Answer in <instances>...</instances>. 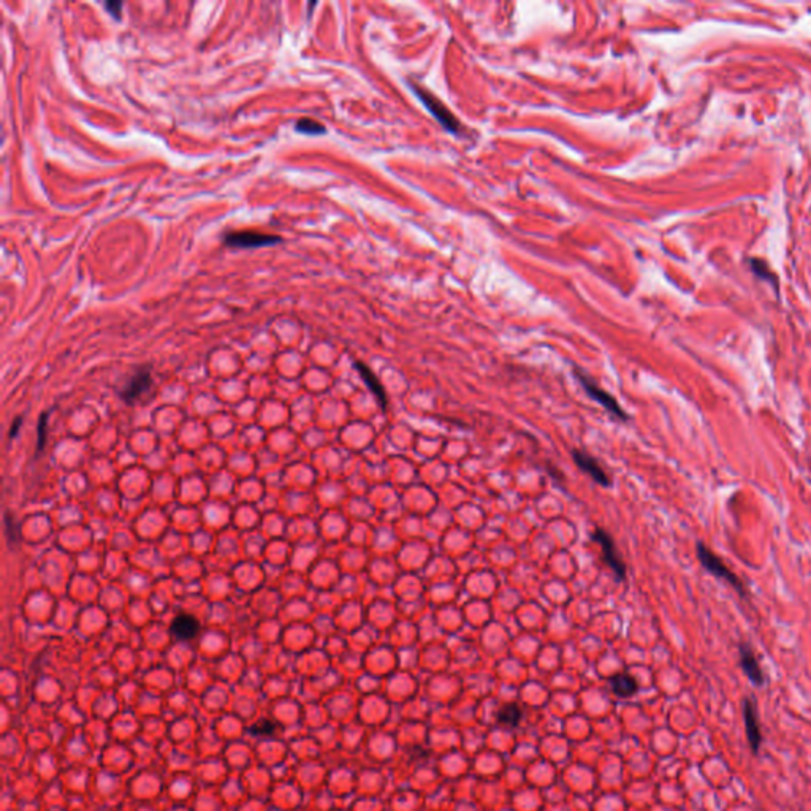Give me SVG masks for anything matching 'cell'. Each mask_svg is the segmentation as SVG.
<instances>
[{
	"instance_id": "cell-9",
	"label": "cell",
	"mask_w": 811,
	"mask_h": 811,
	"mask_svg": "<svg viewBox=\"0 0 811 811\" xmlns=\"http://www.w3.org/2000/svg\"><path fill=\"white\" fill-rule=\"evenodd\" d=\"M170 631H171L173 637H175V639L179 642L192 640L200 633V623H198V620L193 617V615L181 613V615H176V617L173 618Z\"/></svg>"
},
{
	"instance_id": "cell-3",
	"label": "cell",
	"mask_w": 811,
	"mask_h": 811,
	"mask_svg": "<svg viewBox=\"0 0 811 811\" xmlns=\"http://www.w3.org/2000/svg\"><path fill=\"white\" fill-rule=\"evenodd\" d=\"M152 387V371L149 368H141L131 374L129 379L118 388L119 398L127 404L138 403Z\"/></svg>"
},
{
	"instance_id": "cell-8",
	"label": "cell",
	"mask_w": 811,
	"mask_h": 811,
	"mask_svg": "<svg viewBox=\"0 0 811 811\" xmlns=\"http://www.w3.org/2000/svg\"><path fill=\"white\" fill-rule=\"evenodd\" d=\"M744 719H745V729H746L748 741H750L751 750L757 752L761 748V744H762V735H761L759 718H757V712H756V705L751 699L744 700Z\"/></svg>"
},
{
	"instance_id": "cell-16",
	"label": "cell",
	"mask_w": 811,
	"mask_h": 811,
	"mask_svg": "<svg viewBox=\"0 0 811 811\" xmlns=\"http://www.w3.org/2000/svg\"><path fill=\"white\" fill-rule=\"evenodd\" d=\"M123 7H124V3L119 2V0H109V2H105V8H107L108 13L116 19H120Z\"/></svg>"
},
{
	"instance_id": "cell-4",
	"label": "cell",
	"mask_w": 811,
	"mask_h": 811,
	"mask_svg": "<svg viewBox=\"0 0 811 811\" xmlns=\"http://www.w3.org/2000/svg\"><path fill=\"white\" fill-rule=\"evenodd\" d=\"M573 374H576V379L578 382H580L582 388L584 390V392H587L588 397H591L594 401L599 403L605 410H607V412L615 415L617 419L628 420V414L624 412L623 408H621L617 399H615L612 394H610L609 392H605L604 388L598 387L596 383H594L588 376H584L580 370H576L573 371Z\"/></svg>"
},
{
	"instance_id": "cell-18",
	"label": "cell",
	"mask_w": 811,
	"mask_h": 811,
	"mask_svg": "<svg viewBox=\"0 0 811 811\" xmlns=\"http://www.w3.org/2000/svg\"><path fill=\"white\" fill-rule=\"evenodd\" d=\"M19 426H21V417H19V419H17V422L13 423V426H12V433H10V438H14V436H17L18 430H19Z\"/></svg>"
},
{
	"instance_id": "cell-6",
	"label": "cell",
	"mask_w": 811,
	"mask_h": 811,
	"mask_svg": "<svg viewBox=\"0 0 811 811\" xmlns=\"http://www.w3.org/2000/svg\"><path fill=\"white\" fill-rule=\"evenodd\" d=\"M593 540L598 542V544L600 545V549H602V555H604V561L607 562V566L610 569H612L618 580H624L626 566H624L623 560H621L618 549H617V545H615V540L612 539V536H610L607 531L598 528L593 533Z\"/></svg>"
},
{
	"instance_id": "cell-14",
	"label": "cell",
	"mask_w": 811,
	"mask_h": 811,
	"mask_svg": "<svg viewBox=\"0 0 811 811\" xmlns=\"http://www.w3.org/2000/svg\"><path fill=\"white\" fill-rule=\"evenodd\" d=\"M295 130L299 131V134H306V135H324L326 129L324 127L322 124L317 123L315 119H310V118H302L297 120V124H295Z\"/></svg>"
},
{
	"instance_id": "cell-2",
	"label": "cell",
	"mask_w": 811,
	"mask_h": 811,
	"mask_svg": "<svg viewBox=\"0 0 811 811\" xmlns=\"http://www.w3.org/2000/svg\"><path fill=\"white\" fill-rule=\"evenodd\" d=\"M224 244L233 249H257V247L276 246L282 241L281 236L271 233H262L255 230L229 231L224 235Z\"/></svg>"
},
{
	"instance_id": "cell-13",
	"label": "cell",
	"mask_w": 811,
	"mask_h": 811,
	"mask_svg": "<svg viewBox=\"0 0 811 811\" xmlns=\"http://www.w3.org/2000/svg\"><path fill=\"white\" fill-rule=\"evenodd\" d=\"M520 719H521V712L515 704L504 705V707L499 710V713H498L499 724L509 726V728L517 726L520 723Z\"/></svg>"
},
{
	"instance_id": "cell-1",
	"label": "cell",
	"mask_w": 811,
	"mask_h": 811,
	"mask_svg": "<svg viewBox=\"0 0 811 811\" xmlns=\"http://www.w3.org/2000/svg\"><path fill=\"white\" fill-rule=\"evenodd\" d=\"M696 550H697V558H699L700 565L704 566L705 571H708L713 577L718 578V580H723L728 584H730V587L734 588L737 593L741 594V596H745L746 591H745L744 583H741L740 578L737 577L735 573L724 565L723 560H721L719 556H716L715 553L708 549V547H705L702 544V542H699Z\"/></svg>"
},
{
	"instance_id": "cell-17",
	"label": "cell",
	"mask_w": 811,
	"mask_h": 811,
	"mask_svg": "<svg viewBox=\"0 0 811 811\" xmlns=\"http://www.w3.org/2000/svg\"><path fill=\"white\" fill-rule=\"evenodd\" d=\"M46 417H48V415H46V414L41 415V419H40V423H39V449H40V450L43 449V445H45V436H46V434H45V428H46Z\"/></svg>"
},
{
	"instance_id": "cell-10",
	"label": "cell",
	"mask_w": 811,
	"mask_h": 811,
	"mask_svg": "<svg viewBox=\"0 0 811 811\" xmlns=\"http://www.w3.org/2000/svg\"><path fill=\"white\" fill-rule=\"evenodd\" d=\"M740 664L741 668H744V672L746 673V677L750 678L752 684H756V686H762L763 683H766V677H763V672L761 668L759 661H757V657L755 655V651L751 650L750 645H740Z\"/></svg>"
},
{
	"instance_id": "cell-5",
	"label": "cell",
	"mask_w": 811,
	"mask_h": 811,
	"mask_svg": "<svg viewBox=\"0 0 811 811\" xmlns=\"http://www.w3.org/2000/svg\"><path fill=\"white\" fill-rule=\"evenodd\" d=\"M410 87L414 89V92L417 94V97L420 100H422L425 107L434 114V118L438 119L447 130L452 131V134H456V131L460 130V123H458L455 116L450 113V109L445 108V105L442 103L439 98H436L433 94H430L423 87L415 86V84H410Z\"/></svg>"
},
{
	"instance_id": "cell-11",
	"label": "cell",
	"mask_w": 811,
	"mask_h": 811,
	"mask_svg": "<svg viewBox=\"0 0 811 811\" xmlns=\"http://www.w3.org/2000/svg\"><path fill=\"white\" fill-rule=\"evenodd\" d=\"M355 368H357V371L360 372V376H361L363 381H365L368 388L371 390V393L377 398L379 404L386 409L387 408V393H386V388L382 387V383L377 379L376 374H374L370 368H368L365 363H361V361H357Z\"/></svg>"
},
{
	"instance_id": "cell-12",
	"label": "cell",
	"mask_w": 811,
	"mask_h": 811,
	"mask_svg": "<svg viewBox=\"0 0 811 811\" xmlns=\"http://www.w3.org/2000/svg\"><path fill=\"white\" fill-rule=\"evenodd\" d=\"M610 684H612V691L617 694L618 697L623 699L634 696L637 689H639V684H637L634 678L628 675V673H618V675H615L612 680H610Z\"/></svg>"
},
{
	"instance_id": "cell-15",
	"label": "cell",
	"mask_w": 811,
	"mask_h": 811,
	"mask_svg": "<svg viewBox=\"0 0 811 811\" xmlns=\"http://www.w3.org/2000/svg\"><path fill=\"white\" fill-rule=\"evenodd\" d=\"M276 732V724L271 719H260L251 728V734L254 737H270Z\"/></svg>"
},
{
	"instance_id": "cell-7",
	"label": "cell",
	"mask_w": 811,
	"mask_h": 811,
	"mask_svg": "<svg viewBox=\"0 0 811 811\" xmlns=\"http://www.w3.org/2000/svg\"><path fill=\"white\" fill-rule=\"evenodd\" d=\"M572 456H573V461H576V465L580 467L583 472H587L594 482H598L599 485H602V487L612 485V481H610L609 474L605 472L604 467L599 465V461L596 460V458L587 454V452H582V450H573Z\"/></svg>"
}]
</instances>
